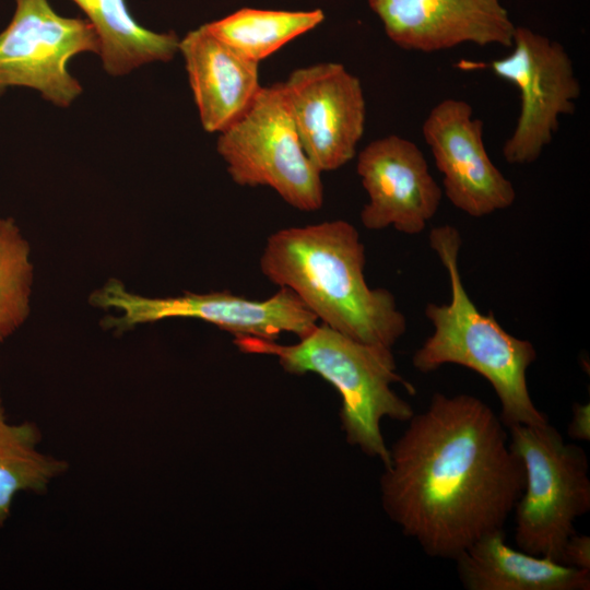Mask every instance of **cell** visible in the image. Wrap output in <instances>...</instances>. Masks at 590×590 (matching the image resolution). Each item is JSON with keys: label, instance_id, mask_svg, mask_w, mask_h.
<instances>
[{"label": "cell", "instance_id": "obj_1", "mask_svg": "<svg viewBox=\"0 0 590 590\" xmlns=\"http://www.w3.org/2000/svg\"><path fill=\"white\" fill-rule=\"evenodd\" d=\"M389 449L382 505L426 555L455 559L504 529L524 469L500 416L481 399L435 392Z\"/></svg>", "mask_w": 590, "mask_h": 590}, {"label": "cell", "instance_id": "obj_2", "mask_svg": "<svg viewBox=\"0 0 590 590\" xmlns=\"http://www.w3.org/2000/svg\"><path fill=\"white\" fill-rule=\"evenodd\" d=\"M364 267L359 234L342 220L280 229L260 257L263 275L293 291L323 324L392 347L406 330L405 317L389 291L368 286Z\"/></svg>", "mask_w": 590, "mask_h": 590}, {"label": "cell", "instance_id": "obj_3", "mask_svg": "<svg viewBox=\"0 0 590 590\" xmlns=\"http://www.w3.org/2000/svg\"><path fill=\"white\" fill-rule=\"evenodd\" d=\"M429 245L448 272L451 298L448 304L426 305L425 315L434 332L414 353L413 366L421 373L445 364L476 371L492 385L506 427L547 423V416L534 405L527 384V370L535 361L536 351L530 341L505 331L492 311L481 312L468 295L458 267V229L451 225L433 228Z\"/></svg>", "mask_w": 590, "mask_h": 590}, {"label": "cell", "instance_id": "obj_4", "mask_svg": "<svg viewBox=\"0 0 590 590\" xmlns=\"http://www.w3.org/2000/svg\"><path fill=\"white\" fill-rule=\"evenodd\" d=\"M234 343L244 353L275 356L290 374L315 373L330 382L342 398L340 417L347 442L385 467L389 463L380 421L408 422L414 415L391 386L401 384L415 393L398 374L391 347L356 341L323 323L295 344L245 335L235 337Z\"/></svg>", "mask_w": 590, "mask_h": 590}, {"label": "cell", "instance_id": "obj_5", "mask_svg": "<svg viewBox=\"0 0 590 590\" xmlns=\"http://www.w3.org/2000/svg\"><path fill=\"white\" fill-rule=\"evenodd\" d=\"M507 429L524 469V487L512 511L515 542L526 553L559 563L576 519L590 510L587 453L548 422Z\"/></svg>", "mask_w": 590, "mask_h": 590}, {"label": "cell", "instance_id": "obj_6", "mask_svg": "<svg viewBox=\"0 0 590 590\" xmlns=\"http://www.w3.org/2000/svg\"><path fill=\"white\" fill-rule=\"evenodd\" d=\"M216 151L234 182L268 186L300 211L322 206L321 172L304 150L280 83L261 86L248 110L219 133Z\"/></svg>", "mask_w": 590, "mask_h": 590}, {"label": "cell", "instance_id": "obj_7", "mask_svg": "<svg viewBox=\"0 0 590 590\" xmlns=\"http://www.w3.org/2000/svg\"><path fill=\"white\" fill-rule=\"evenodd\" d=\"M90 304L115 309L102 326L122 333L168 318H193L212 323L235 337L274 340L283 332L304 338L317 327V317L290 288L280 287L264 300L248 299L228 292L184 293L177 296L149 297L132 293L117 279H109L90 295Z\"/></svg>", "mask_w": 590, "mask_h": 590}, {"label": "cell", "instance_id": "obj_8", "mask_svg": "<svg viewBox=\"0 0 590 590\" xmlns=\"http://www.w3.org/2000/svg\"><path fill=\"white\" fill-rule=\"evenodd\" d=\"M15 10L0 32V98L11 87H26L60 108L82 94L69 61L98 54L99 42L87 19L59 15L48 0H14Z\"/></svg>", "mask_w": 590, "mask_h": 590}, {"label": "cell", "instance_id": "obj_9", "mask_svg": "<svg viewBox=\"0 0 590 590\" xmlns=\"http://www.w3.org/2000/svg\"><path fill=\"white\" fill-rule=\"evenodd\" d=\"M512 50L488 68L516 85L521 106L516 127L503 146L509 164L535 162L558 129V118L575 111L580 95L573 62L556 40L516 26Z\"/></svg>", "mask_w": 590, "mask_h": 590}, {"label": "cell", "instance_id": "obj_10", "mask_svg": "<svg viewBox=\"0 0 590 590\" xmlns=\"http://www.w3.org/2000/svg\"><path fill=\"white\" fill-rule=\"evenodd\" d=\"M280 84L314 165L322 173L350 162L366 120L359 79L341 63L324 62L296 69Z\"/></svg>", "mask_w": 590, "mask_h": 590}, {"label": "cell", "instance_id": "obj_11", "mask_svg": "<svg viewBox=\"0 0 590 590\" xmlns=\"http://www.w3.org/2000/svg\"><path fill=\"white\" fill-rule=\"evenodd\" d=\"M442 175L449 201L470 216L481 217L509 208L516 191L489 158L483 121L463 99L446 98L429 111L422 127Z\"/></svg>", "mask_w": 590, "mask_h": 590}, {"label": "cell", "instance_id": "obj_12", "mask_svg": "<svg viewBox=\"0 0 590 590\" xmlns=\"http://www.w3.org/2000/svg\"><path fill=\"white\" fill-rule=\"evenodd\" d=\"M356 169L369 197L361 212L366 228L416 235L438 211L442 190L414 142L396 134L377 139L359 152Z\"/></svg>", "mask_w": 590, "mask_h": 590}, {"label": "cell", "instance_id": "obj_13", "mask_svg": "<svg viewBox=\"0 0 590 590\" xmlns=\"http://www.w3.org/2000/svg\"><path fill=\"white\" fill-rule=\"evenodd\" d=\"M389 39L433 52L464 43L510 48L516 26L499 0H367Z\"/></svg>", "mask_w": 590, "mask_h": 590}, {"label": "cell", "instance_id": "obj_14", "mask_svg": "<svg viewBox=\"0 0 590 590\" xmlns=\"http://www.w3.org/2000/svg\"><path fill=\"white\" fill-rule=\"evenodd\" d=\"M181 52L203 129L221 133L251 106L261 85L259 63L228 46L204 25L180 40Z\"/></svg>", "mask_w": 590, "mask_h": 590}, {"label": "cell", "instance_id": "obj_15", "mask_svg": "<svg viewBox=\"0 0 590 590\" xmlns=\"http://www.w3.org/2000/svg\"><path fill=\"white\" fill-rule=\"evenodd\" d=\"M468 590H589L590 570L509 546L504 529L487 533L455 559Z\"/></svg>", "mask_w": 590, "mask_h": 590}, {"label": "cell", "instance_id": "obj_16", "mask_svg": "<svg viewBox=\"0 0 590 590\" xmlns=\"http://www.w3.org/2000/svg\"><path fill=\"white\" fill-rule=\"evenodd\" d=\"M71 1L94 26L102 66L111 76L127 75L152 62L170 61L178 52L180 39L177 34L142 26L131 15L126 0Z\"/></svg>", "mask_w": 590, "mask_h": 590}, {"label": "cell", "instance_id": "obj_17", "mask_svg": "<svg viewBox=\"0 0 590 590\" xmlns=\"http://www.w3.org/2000/svg\"><path fill=\"white\" fill-rule=\"evenodd\" d=\"M324 20L320 9L282 11L244 8L203 24L215 37L250 60L260 62Z\"/></svg>", "mask_w": 590, "mask_h": 590}, {"label": "cell", "instance_id": "obj_18", "mask_svg": "<svg viewBox=\"0 0 590 590\" xmlns=\"http://www.w3.org/2000/svg\"><path fill=\"white\" fill-rule=\"evenodd\" d=\"M39 439V430L33 423L8 422L0 392V527L9 518L19 492H42L66 470L63 461L36 449Z\"/></svg>", "mask_w": 590, "mask_h": 590}, {"label": "cell", "instance_id": "obj_19", "mask_svg": "<svg viewBox=\"0 0 590 590\" xmlns=\"http://www.w3.org/2000/svg\"><path fill=\"white\" fill-rule=\"evenodd\" d=\"M31 245L15 220L0 216V347L31 315Z\"/></svg>", "mask_w": 590, "mask_h": 590}, {"label": "cell", "instance_id": "obj_20", "mask_svg": "<svg viewBox=\"0 0 590 590\" xmlns=\"http://www.w3.org/2000/svg\"><path fill=\"white\" fill-rule=\"evenodd\" d=\"M559 564L578 569L590 570V538L586 534H573L566 542Z\"/></svg>", "mask_w": 590, "mask_h": 590}, {"label": "cell", "instance_id": "obj_21", "mask_svg": "<svg viewBox=\"0 0 590 590\" xmlns=\"http://www.w3.org/2000/svg\"><path fill=\"white\" fill-rule=\"evenodd\" d=\"M567 434L575 440L588 441L590 439V405L589 403H575L573 417L568 424Z\"/></svg>", "mask_w": 590, "mask_h": 590}]
</instances>
